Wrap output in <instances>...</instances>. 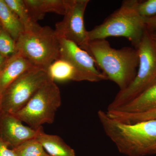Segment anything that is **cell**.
I'll return each instance as SVG.
<instances>
[{"label": "cell", "mask_w": 156, "mask_h": 156, "mask_svg": "<svg viewBox=\"0 0 156 156\" xmlns=\"http://www.w3.org/2000/svg\"><path fill=\"white\" fill-rule=\"evenodd\" d=\"M58 38L59 58L66 59L72 65L80 74L82 81L98 82L108 80L98 69L94 59L87 51L71 41Z\"/></svg>", "instance_id": "9"}, {"label": "cell", "mask_w": 156, "mask_h": 156, "mask_svg": "<svg viewBox=\"0 0 156 156\" xmlns=\"http://www.w3.org/2000/svg\"><path fill=\"white\" fill-rule=\"evenodd\" d=\"M107 113L111 118L126 124H133L146 120L156 119V108L138 113H126L115 111L107 112Z\"/></svg>", "instance_id": "18"}, {"label": "cell", "mask_w": 156, "mask_h": 156, "mask_svg": "<svg viewBox=\"0 0 156 156\" xmlns=\"http://www.w3.org/2000/svg\"><path fill=\"white\" fill-rule=\"evenodd\" d=\"M5 2L19 18L24 32L35 31L41 27L33 19L23 0H5Z\"/></svg>", "instance_id": "17"}, {"label": "cell", "mask_w": 156, "mask_h": 156, "mask_svg": "<svg viewBox=\"0 0 156 156\" xmlns=\"http://www.w3.org/2000/svg\"><path fill=\"white\" fill-rule=\"evenodd\" d=\"M7 58L5 57H4L3 56L2 54L0 53V72L2 70V69L4 66V65L5 63L6 60H7Z\"/></svg>", "instance_id": "24"}, {"label": "cell", "mask_w": 156, "mask_h": 156, "mask_svg": "<svg viewBox=\"0 0 156 156\" xmlns=\"http://www.w3.org/2000/svg\"><path fill=\"white\" fill-rule=\"evenodd\" d=\"M136 49L139 63L136 76L127 88L119 90L109 104L107 111L123 106L156 83V48L146 30Z\"/></svg>", "instance_id": "4"}, {"label": "cell", "mask_w": 156, "mask_h": 156, "mask_svg": "<svg viewBox=\"0 0 156 156\" xmlns=\"http://www.w3.org/2000/svg\"><path fill=\"white\" fill-rule=\"evenodd\" d=\"M156 108V83L131 101L113 111L126 113H138Z\"/></svg>", "instance_id": "13"}, {"label": "cell", "mask_w": 156, "mask_h": 156, "mask_svg": "<svg viewBox=\"0 0 156 156\" xmlns=\"http://www.w3.org/2000/svg\"><path fill=\"white\" fill-rule=\"evenodd\" d=\"M148 33L149 34L152 41L153 43L154 44V46H155L156 48V32Z\"/></svg>", "instance_id": "25"}, {"label": "cell", "mask_w": 156, "mask_h": 156, "mask_svg": "<svg viewBox=\"0 0 156 156\" xmlns=\"http://www.w3.org/2000/svg\"><path fill=\"white\" fill-rule=\"evenodd\" d=\"M16 51L34 66L47 71L59 58V42L55 30L41 27L35 31L23 33L16 41Z\"/></svg>", "instance_id": "5"}, {"label": "cell", "mask_w": 156, "mask_h": 156, "mask_svg": "<svg viewBox=\"0 0 156 156\" xmlns=\"http://www.w3.org/2000/svg\"><path fill=\"white\" fill-rule=\"evenodd\" d=\"M0 23L3 29L16 41L24 32L19 18L6 4L5 0H0Z\"/></svg>", "instance_id": "16"}, {"label": "cell", "mask_w": 156, "mask_h": 156, "mask_svg": "<svg viewBox=\"0 0 156 156\" xmlns=\"http://www.w3.org/2000/svg\"><path fill=\"white\" fill-rule=\"evenodd\" d=\"M2 28V25H1V23H0V30Z\"/></svg>", "instance_id": "26"}, {"label": "cell", "mask_w": 156, "mask_h": 156, "mask_svg": "<svg viewBox=\"0 0 156 156\" xmlns=\"http://www.w3.org/2000/svg\"><path fill=\"white\" fill-rule=\"evenodd\" d=\"M36 68L19 52L7 58L0 72V96L17 78Z\"/></svg>", "instance_id": "11"}, {"label": "cell", "mask_w": 156, "mask_h": 156, "mask_svg": "<svg viewBox=\"0 0 156 156\" xmlns=\"http://www.w3.org/2000/svg\"><path fill=\"white\" fill-rule=\"evenodd\" d=\"M97 115L105 133L120 153L127 156L156 154V119L126 124L111 118L102 110Z\"/></svg>", "instance_id": "1"}, {"label": "cell", "mask_w": 156, "mask_h": 156, "mask_svg": "<svg viewBox=\"0 0 156 156\" xmlns=\"http://www.w3.org/2000/svg\"><path fill=\"white\" fill-rule=\"evenodd\" d=\"M50 156H76L75 151L60 136L43 132L37 138Z\"/></svg>", "instance_id": "15"}, {"label": "cell", "mask_w": 156, "mask_h": 156, "mask_svg": "<svg viewBox=\"0 0 156 156\" xmlns=\"http://www.w3.org/2000/svg\"><path fill=\"white\" fill-rule=\"evenodd\" d=\"M17 53L16 41L3 28L0 30V53L6 58Z\"/></svg>", "instance_id": "20"}, {"label": "cell", "mask_w": 156, "mask_h": 156, "mask_svg": "<svg viewBox=\"0 0 156 156\" xmlns=\"http://www.w3.org/2000/svg\"><path fill=\"white\" fill-rule=\"evenodd\" d=\"M146 30L145 20L136 11L133 0H127L101 24L88 31V37L89 41L124 37L137 49Z\"/></svg>", "instance_id": "3"}, {"label": "cell", "mask_w": 156, "mask_h": 156, "mask_svg": "<svg viewBox=\"0 0 156 156\" xmlns=\"http://www.w3.org/2000/svg\"><path fill=\"white\" fill-rule=\"evenodd\" d=\"M16 116L0 111V138L12 148L29 140L37 138L44 132L23 125Z\"/></svg>", "instance_id": "10"}, {"label": "cell", "mask_w": 156, "mask_h": 156, "mask_svg": "<svg viewBox=\"0 0 156 156\" xmlns=\"http://www.w3.org/2000/svg\"><path fill=\"white\" fill-rule=\"evenodd\" d=\"M31 16L36 22L41 20L49 12L64 16L66 0H23Z\"/></svg>", "instance_id": "12"}, {"label": "cell", "mask_w": 156, "mask_h": 156, "mask_svg": "<svg viewBox=\"0 0 156 156\" xmlns=\"http://www.w3.org/2000/svg\"><path fill=\"white\" fill-rule=\"evenodd\" d=\"M89 0H66L64 18L55 25L59 37L71 41L80 48L89 41L88 31L84 24V14Z\"/></svg>", "instance_id": "8"}, {"label": "cell", "mask_w": 156, "mask_h": 156, "mask_svg": "<svg viewBox=\"0 0 156 156\" xmlns=\"http://www.w3.org/2000/svg\"><path fill=\"white\" fill-rule=\"evenodd\" d=\"M12 149L17 156H50L37 138L27 140Z\"/></svg>", "instance_id": "19"}, {"label": "cell", "mask_w": 156, "mask_h": 156, "mask_svg": "<svg viewBox=\"0 0 156 156\" xmlns=\"http://www.w3.org/2000/svg\"><path fill=\"white\" fill-rule=\"evenodd\" d=\"M94 59L108 80L114 82L120 90L126 89L136 76L139 63L138 50L135 48H112L106 39L89 41L81 47Z\"/></svg>", "instance_id": "2"}, {"label": "cell", "mask_w": 156, "mask_h": 156, "mask_svg": "<svg viewBox=\"0 0 156 156\" xmlns=\"http://www.w3.org/2000/svg\"><path fill=\"white\" fill-rule=\"evenodd\" d=\"M61 105L60 90L50 79L29 101L25 106L14 114L31 128L38 129L45 124H51Z\"/></svg>", "instance_id": "6"}, {"label": "cell", "mask_w": 156, "mask_h": 156, "mask_svg": "<svg viewBox=\"0 0 156 156\" xmlns=\"http://www.w3.org/2000/svg\"><path fill=\"white\" fill-rule=\"evenodd\" d=\"M133 4L140 16L144 19L156 15V0H133Z\"/></svg>", "instance_id": "21"}, {"label": "cell", "mask_w": 156, "mask_h": 156, "mask_svg": "<svg viewBox=\"0 0 156 156\" xmlns=\"http://www.w3.org/2000/svg\"><path fill=\"white\" fill-rule=\"evenodd\" d=\"M50 79L47 71L42 69L36 68L24 73L13 82L0 96V111L16 113Z\"/></svg>", "instance_id": "7"}, {"label": "cell", "mask_w": 156, "mask_h": 156, "mask_svg": "<svg viewBox=\"0 0 156 156\" xmlns=\"http://www.w3.org/2000/svg\"><path fill=\"white\" fill-rule=\"evenodd\" d=\"M47 72L50 80L55 83L82 81L76 69L69 62L62 58H59L53 62L48 68Z\"/></svg>", "instance_id": "14"}, {"label": "cell", "mask_w": 156, "mask_h": 156, "mask_svg": "<svg viewBox=\"0 0 156 156\" xmlns=\"http://www.w3.org/2000/svg\"><path fill=\"white\" fill-rule=\"evenodd\" d=\"M146 30L148 32H156V15L151 18L144 19Z\"/></svg>", "instance_id": "23"}, {"label": "cell", "mask_w": 156, "mask_h": 156, "mask_svg": "<svg viewBox=\"0 0 156 156\" xmlns=\"http://www.w3.org/2000/svg\"><path fill=\"white\" fill-rule=\"evenodd\" d=\"M0 156H17L13 149L0 138Z\"/></svg>", "instance_id": "22"}]
</instances>
